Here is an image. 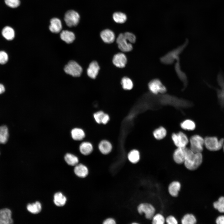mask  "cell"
<instances>
[{"label": "cell", "instance_id": "6da1fadb", "mask_svg": "<svg viewBox=\"0 0 224 224\" xmlns=\"http://www.w3.org/2000/svg\"><path fill=\"white\" fill-rule=\"evenodd\" d=\"M203 160V156L202 153H194L191 156L186 158L184 164L185 167L188 170H194L201 165Z\"/></svg>", "mask_w": 224, "mask_h": 224}, {"label": "cell", "instance_id": "7a4b0ae2", "mask_svg": "<svg viewBox=\"0 0 224 224\" xmlns=\"http://www.w3.org/2000/svg\"><path fill=\"white\" fill-rule=\"evenodd\" d=\"M224 139H219L215 136H207L204 138V146L211 151H217L222 149Z\"/></svg>", "mask_w": 224, "mask_h": 224}, {"label": "cell", "instance_id": "3957f363", "mask_svg": "<svg viewBox=\"0 0 224 224\" xmlns=\"http://www.w3.org/2000/svg\"><path fill=\"white\" fill-rule=\"evenodd\" d=\"M189 148L194 152H202L204 147V138L199 135L196 134L192 136L189 140Z\"/></svg>", "mask_w": 224, "mask_h": 224}, {"label": "cell", "instance_id": "277c9868", "mask_svg": "<svg viewBox=\"0 0 224 224\" xmlns=\"http://www.w3.org/2000/svg\"><path fill=\"white\" fill-rule=\"evenodd\" d=\"M171 138L174 144L177 147H186L189 142L187 136L182 132L172 133Z\"/></svg>", "mask_w": 224, "mask_h": 224}, {"label": "cell", "instance_id": "5b68a950", "mask_svg": "<svg viewBox=\"0 0 224 224\" xmlns=\"http://www.w3.org/2000/svg\"><path fill=\"white\" fill-rule=\"evenodd\" d=\"M65 72L74 77L80 76L82 72V67L76 62L71 61L65 65L64 68Z\"/></svg>", "mask_w": 224, "mask_h": 224}, {"label": "cell", "instance_id": "8992f818", "mask_svg": "<svg viewBox=\"0 0 224 224\" xmlns=\"http://www.w3.org/2000/svg\"><path fill=\"white\" fill-rule=\"evenodd\" d=\"M137 210L140 214L144 213L146 218L148 219H152L155 212V209L154 206L147 203L140 204L138 207Z\"/></svg>", "mask_w": 224, "mask_h": 224}, {"label": "cell", "instance_id": "52a82bcc", "mask_svg": "<svg viewBox=\"0 0 224 224\" xmlns=\"http://www.w3.org/2000/svg\"><path fill=\"white\" fill-rule=\"evenodd\" d=\"M80 16L76 11L70 10L68 11L65 14L64 20L68 26L71 27L76 26L78 23Z\"/></svg>", "mask_w": 224, "mask_h": 224}, {"label": "cell", "instance_id": "ba28073f", "mask_svg": "<svg viewBox=\"0 0 224 224\" xmlns=\"http://www.w3.org/2000/svg\"><path fill=\"white\" fill-rule=\"evenodd\" d=\"M148 87L150 91L154 94L164 93L166 91V87L157 79L152 80L148 83Z\"/></svg>", "mask_w": 224, "mask_h": 224}, {"label": "cell", "instance_id": "9c48e42d", "mask_svg": "<svg viewBox=\"0 0 224 224\" xmlns=\"http://www.w3.org/2000/svg\"><path fill=\"white\" fill-rule=\"evenodd\" d=\"M116 42L119 49L123 52H128L131 51L133 46L125 39L124 34H120L116 39Z\"/></svg>", "mask_w": 224, "mask_h": 224}, {"label": "cell", "instance_id": "30bf717a", "mask_svg": "<svg viewBox=\"0 0 224 224\" xmlns=\"http://www.w3.org/2000/svg\"><path fill=\"white\" fill-rule=\"evenodd\" d=\"M186 147H177L173 154V159L177 164H184L185 160V152Z\"/></svg>", "mask_w": 224, "mask_h": 224}, {"label": "cell", "instance_id": "8fae6325", "mask_svg": "<svg viewBox=\"0 0 224 224\" xmlns=\"http://www.w3.org/2000/svg\"><path fill=\"white\" fill-rule=\"evenodd\" d=\"M13 222L10 210L8 208L0 210V224H10Z\"/></svg>", "mask_w": 224, "mask_h": 224}, {"label": "cell", "instance_id": "7c38bea8", "mask_svg": "<svg viewBox=\"0 0 224 224\" xmlns=\"http://www.w3.org/2000/svg\"><path fill=\"white\" fill-rule=\"evenodd\" d=\"M112 61L116 67L122 68L125 67L127 63V58L124 54L119 53L114 55Z\"/></svg>", "mask_w": 224, "mask_h": 224}, {"label": "cell", "instance_id": "4fadbf2b", "mask_svg": "<svg viewBox=\"0 0 224 224\" xmlns=\"http://www.w3.org/2000/svg\"><path fill=\"white\" fill-rule=\"evenodd\" d=\"M100 69L98 63L96 61H92L90 63L87 69V75L91 78H96L98 74Z\"/></svg>", "mask_w": 224, "mask_h": 224}, {"label": "cell", "instance_id": "5bb4252c", "mask_svg": "<svg viewBox=\"0 0 224 224\" xmlns=\"http://www.w3.org/2000/svg\"><path fill=\"white\" fill-rule=\"evenodd\" d=\"M183 47H180L176 49L171 51L166 55L161 58V60L162 62L166 64L172 63L173 61V58H175L176 57L178 56V54L182 50Z\"/></svg>", "mask_w": 224, "mask_h": 224}, {"label": "cell", "instance_id": "9a60e30c", "mask_svg": "<svg viewBox=\"0 0 224 224\" xmlns=\"http://www.w3.org/2000/svg\"><path fill=\"white\" fill-rule=\"evenodd\" d=\"M100 36L103 41L107 43H112L115 40V36L114 32L109 29L102 31L100 33Z\"/></svg>", "mask_w": 224, "mask_h": 224}, {"label": "cell", "instance_id": "2e32d148", "mask_svg": "<svg viewBox=\"0 0 224 224\" xmlns=\"http://www.w3.org/2000/svg\"><path fill=\"white\" fill-rule=\"evenodd\" d=\"M49 29L52 32L57 33L62 30V26L60 20L57 18H52L50 21Z\"/></svg>", "mask_w": 224, "mask_h": 224}, {"label": "cell", "instance_id": "e0dca14e", "mask_svg": "<svg viewBox=\"0 0 224 224\" xmlns=\"http://www.w3.org/2000/svg\"><path fill=\"white\" fill-rule=\"evenodd\" d=\"M181 184L178 181L171 182L169 185L168 190L169 194L173 197L178 196L181 188Z\"/></svg>", "mask_w": 224, "mask_h": 224}, {"label": "cell", "instance_id": "ac0fdd59", "mask_svg": "<svg viewBox=\"0 0 224 224\" xmlns=\"http://www.w3.org/2000/svg\"><path fill=\"white\" fill-rule=\"evenodd\" d=\"M74 172L77 176L81 178H84L86 177L88 174L87 168L85 166L81 164H77L75 166L74 169Z\"/></svg>", "mask_w": 224, "mask_h": 224}, {"label": "cell", "instance_id": "d6986e66", "mask_svg": "<svg viewBox=\"0 0 224 224\" xmlns=\"http://www.w3.org/2000/svg\"><path fill=\"white\" fill-rule=\"evenodd\" d=\"M98 148L102 153L107 154L111 151L112 147L111 143L109 141L103 140L100 142Z\"/></svg>", "mask_w": 224, "mask_h": 224}, {"label": "cell", "instance_id": "ffe728a7", "mask_svg": "<svg viewBox=\"0 0 224 224\" xmlns=\"http://www.w3.org/2000/svg\"><path fill=\"white\" fill-rule=\"evenodd\" d=\"M61 39L68 44L72 43L75 39V35L74 33L67 30H63L60 33Z\"/></svg>", "mask_w": 224, "mask_h": 224}, {"label": "cell", "instance_id": "44dd1931", "mask_svg": "<svg viewBox=\"0 0 224 224\" xmlns=\"http://www.w3.org/2000/svg\"><path fill=\"white\" fill-rule=\"evenodd\" d=\"M79 150L81 153L84 155L90 154L92 151L93 147L91 144L88 142L82 143L80 145Z\"/></svg>", "mask_w": 224, "mask_h": 224}, {"label": "cell", "instance_id": "7402d4cb", "mask_svg": "<svg viewBox=\"0 0 224 224\" xmlns=\"http://www.w3.org/2000/svg\"><path fill=\"white\" fill-rule=\"evenodd\" d=\"M2 33L3 37L7 40H12L15 35V31L11 27L7 26L2 29Z\"/></svg>", "mask_w": 224, "mask_h": 224}, {"label": "cell", "instance_id": "603a6c76", "mask_svg": "<svg viewBox=\"0 0 224 224\" xmlns=\"http://www.w3.org/2000/svg\"><path fill=\"white\" fill-rule=\"evenodd\" d=\"M54 197V203L55 205L58 207L64 206L67 201L66 197L60 192L55 193Z\"/></svg>", "mask_w": 224, "mask_h": 224}, {"label": "cell", "instance_id": "cb8c5ba5", "mask_svg": "<svg viewBox=\"0 0 224 224\" xmlns=\"http://www.w3.org/2000/svg\"><path fill=\"white\" fill-rule=\"evenodd\" d=\"M71 135L72 138L76 141L82 140L85 137V133L82 129L75 128L71 131Z\"/></svg>", "mask_w": 224, "mask_h": 224}, {"label": "cell", "instance_id": "d4e9b609", "mask_svg": "<svg viewBox=\"0 0 224 224\" xmlns=\"http://www.w3.org/2000/svg\"><path fill=\"white\" fill-rule=\"evenodd\" d=\"M153 134L156 139L160 140L163 139L166 136L167 131L164 127L161 126L153 131Z\"/></svg>", "mask_w": 224, "mask_h": 224}, {"label": "cell", "instance_id": "484cf974", "mask_svg": "<svg viewBox=\"0 0 224 224\" xmlns=\"http://www.w3.org/2000/svg\"><path fill=\"white\" fill-rule=\"evenodd\" d=\"M28 211L30 213L36 214L40 212L42 209L41 205L39 202L35 203L29 204L27 206Z\"/></svg>", "mask_w": 224, "mask_h": 224}, {"label": "cell", "instance_id": "4316f807", "mask_svg": "<svg viewBox=\"0 0 224 224\" xmlns=\"http://www.w3.org/2000/svg\"><path fill=\"white\" fill-rule=\"evenodd\" d=\"M128 157V160L130 162L133 164L136 163L140 160L139 152L137 150H133L129 152Z\"/></svg>", "mask_w": 224, "mask_h": 224}, {"label": "cell", "instance_id": "83f0119b", "mask_svg": "<svg viewBox=\"0 0 224 224\" xmlns=\"http://www.w3.org/2000/svg\"><path fill=\"white\" fill-rule=\"evenodd\" d=\"M8 137V131L7 127L5 125L0 126V144L6 143Z\"/></svg>", "mask_w": 224, "mask_h": 224}, {"label": "cell", "instance_id": "f1b7e54d", "mask_svg": "<svg viewBox=\"0 0 224 224\" xmlns=\"http://www.w3.org/2000/svg\"><path fill=\"white\" fill-rule=\"evenodd\" d=\"M180 126L183 129L188 131L193 130L196 128L194 122L189 119L184 121L180 124Z\"/></svg>", "mask_w": 224, "mask_h": 224}, {"label": "cell", "instance_id": "f546056e", "mask_svg": "<svg viewBox=\"0 0 224 224\" xmlns=\"http://www.w3.org/2000/svg\"><path fill=\"white\" fill-rule=\"evenodd\" d=\"M64 159L67 163L71 166H75L78 162V159L75 156L68 153L64 156Z\"/></svg>", "mask_w": 224, "mask_h": 224}, {"label": "cell", "instance_id": "4dcf8cb0", "mask_svg": "<svg viewBox=\"0 0 224 224\" xmlns=\"http://www.w3.org/2000/svg\"><path fill=\"white\" fill-rule=\"evenodd\" d=\"M113 18L114 21L118 23H124L127 19L126 14L121 12H116L114 13Z\"/></svg>", "mask_w": 224, "mask_h": 224}, {"label": "cell", "instance_id": "1f68e13d", "mask_svg": "<svg viewBox=\"0 0 224 224\" xmlns=\"http://www.w3.org/2000/svg\"><path fill=\"white\" fill-rule=\"evenodd\" d=\"M183 224H194L197 222L195 217L191 214H187L182 218L181 221Z\"/></svg>", "mask_w": 224, "mask_h": 224}, {"label": "cell", "instance_id": "d6a6232c", "mask_svg": "<svg viewBox=\"0 0 224 224\" xmlns=\"http://www.w3.org/2000/svg\"><path fill=\"white\" fill-rule=\"evenodd\" d=\"M121 84L123 88L125 90H130L133 87V83L129 78L124 77L121 81Z\"/></svg>", "mask_w": 224, "mask_h": 224}, {"label": "cell", "instance_id": "836d02e7", "mask_svg": "<svg viewBox=\"0 0 224 224\" xmlns=\"http://www.w3.org/2000/svg\"><path fill=\"white\" fill-rule=\"evenodd\" d=\"M214 208L221 213L224 212V197H220L213 204Z\"/></svg>", "mask_w": 224, "mask_h": 224}, {"label": "cell", "instance_id": "e575fe53", "mask_svg": "<svg viewBox=\"0 0 224 224\" xmlns=\"http://www.w3.org/2000/svg\"><path fill=\"white\" fill-rule=\"evenodd\" d=\"M152 219V223L154 224H163L165 222L164 217L160 213L155 214Z\"/></svg>", "mask_w": 224, "mask_h": 224}, {"label": "cell", "instance_id": "d590c367", "mask_svg": "<svg viewBox=\"0 0 224 224\" xmlns=\"http://www.w3.org/2000/svg\"><path fill=\"white\" fill-rule=\"evenodd\" d=\"M5 2L7 6L12 8H16L20 4V0H5Z\"/></svg>", "mask_w": 224, "mask_h": 224}, {"label": "cell", "instance_id": "8d00e7d4", "mask_svg": "<svg viewBox=\"0 0 224 224\" xmlns=\"http://www.w3.org/2000/svg\"><path fill=\"white\" fill-rule=\"evenodd\" d=\"M124 36L127 40L131 43H134L136 40V37L133 34L126 32L124 34Z\"/></svg>", "mask_w": 224, "mask_h": 224}, {"label": "cell", "instance_id": "74e56055", "mask_svg": "<svg viewBox=\"0 0 224 224\" xmlns=\"http://www.w3.org/2000/svg\"><path fill=\"white\" fill-rule=\"evenodd\" d=\"M105 113L102 111H99L94 114V117L96 121L98 124L101 123V121Z\"/></svg>", "mask_w": 224, "mask_h": 224}, {"label": "cell", "instance_id": "f35d334b", "mask_svg": "<svg viewBox=\"0 0 224 224\" xmlns=\"http://www.w3.org/2000/svg\"><path fill=\"white\" fill-rule=\"evenodd\" d=\"M8 60L7 54L3 51H0V63L4 64L7 62Z\"/></svg>", "mask_w": 224, "mask_h": 224}, {"label": "cell", "instance_id": "ab89813d", "mask_svg": "<svg viewBox=\"0 0 224 224\" xmlns=\"http://www.w3.org/2000/svg\"><path fill=\"white\" fill-rule=\"evenodd\" d=\"M165 222L168 224H177L178 223L176 218L172 215L169 216L167 217L165 219Z\"/></svg>", "mask_w": 224, "mask_h": 224}, {"label": "cell", "instance_id": "60d3db41", "mask_svg": "<svg viewBox=\"0 0 224 224\" xmlns=\"http://www.w3.org/2000/svg\"><path fill=\"white\" fill-rule=\"evenodd\" d=\"M216 222L217 224H224V216L218 217L216 219Z\"/></svg>", "mask_w": 224, "mask_h": 224}, {"label": "cell", "instance_id": "b9f144b4", "mask_svg": "<svg viewBox=\"0 0 224 224\" xmlns=\"http://www.w3.org/2000/svg\"><path fill=\"white\" fill-rule=\"evenodd\" d=\"M110 119V117L109 115L106 114H105L102 118L101 123L103 124H106Z\"/></svg>", "mask_w": 224, "mask_h": 224}, {"label": "cell", "instance_id": "7bdbcfd3", "mask_svg": "<svg viewBox=\"0 0 224 224\" xmlns=\"http://www.w3.org/2000/svg\"><path fill=\"white\" fill-rule=\"evenodd\" d=\"M104 224H114L115 221L112 218H108L105 220L103 222Z\"/></svg>", "mask_w": 224, "mask_h": 224}, {"label": "cell", "instance_id": "ee69618b", "mask_svg": "<svg viewBox=\"0 0 224 224\" xmlns=\"http://www.w3.org/2000/svg\"><path fill=\"white\" fill-rule=\"evenodd\" d=\"M5 89L4 86L2 84H0V94H1L5 91Z\"/></svg>", "mask_w": 224, "mask_h": 224}, {"label": "cell", "instance_id": "f6af8a7d", "mask_svg": "<svg viewBox=\"0 0 224 224\" xmlns=\"http://www.w3.org/2000/svg\"><path fill=\"white\" fill-rule=\"evenodd\" d=\"M222 149H223V151L224 152V144L222 147Z\"/></svg>", "mask_w": 224, "mask_h": 224}]
</instances>
